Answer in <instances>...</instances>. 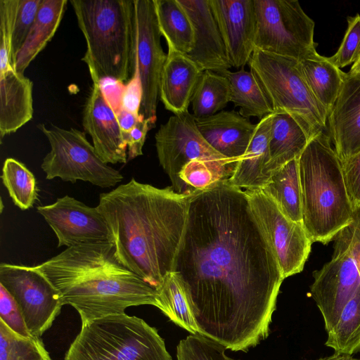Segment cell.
Masks as SVG:
<instances>
[{
  "instance_id": "30bf717a",
  "label": "cell",
  "mask_w": 360,
  "mask_h": 360,
  "mask_svg": "<svg viewBox=\"0 0 360 360\" xmlns=\"http://www.w3.org/2000/svg\"><path fill=\"white\" fill-rule=\"evenodd\" d=\"M244 191L251 210L271 245L284 278L301 272L313 243L303 224L285 216L263 189Z\"/></svg>"
},
{
  "instance_id": "74e56055",
  "label": "cell",
  "mask_w": 360,
  "mask_h": 360,
  "mask_svg": "<svg viewBox=\"0 0 360 360\" xmlns=\"http://www.w3.org/2000/svg\"><path fill=\"white\" fill-rule=\"evenodd\" d=\"M41 2V0H19L11 45L14 65L15 56L34 24Z\"/></svg>"
},
{
  "instance_id": "8fae6325",
  "label": "cell",
  "mask_w": 360,
  "mask_h": 360,
  "mask_svg": "<svg viewBox=\"0 0 360 360\" xmlns=\"http://www.w3.org/2000/svg\"><path fill=\"white\" fill-rule=\"evenodd\" d=\"M0 284L18 303L34 338L51 327L64 305L60 292L36 266L1 263Z\"/></svg>"
},
{
  "instance_id": "8d00e7d4",
  "label": "cell",
  "mask_w": 360,
  "mask_h": 360,
  "mask_svg": "<svg viewBox=\"0 0 360 360\" xmlns=\"http://www.w3.org/2000/svg\"><path fill=\"white\" fill-rule=\"evenodd\" d=\"M337 68L354 64L360 58V15L347 18V29L336 53L328 57Z\"/></svg>"
},
{
  "instance_id": "9c48e42d",
  "label": "cell",
  "mask_w": 360,
  "mask_h": 360,
  "mask_svg": "<svg viewBox=\"0 0 360 360\" xmlns=\"http://www.w3.org/2000/svg\"><path fill=\"white\" fill-rule=\"evenodd\" d=\"M38 127L51 147L41 165L46 179L60 178L73 184L82 180L101 188L122 181L123 175L101 160L83 131L56 126L47 128L43 124Z\"/></svg>"
},
{
  "instance_id": "2e32d148",
  "label": "cell",
  "mask_w": 360,
  "mask_h": 360,
  "mask_svg": "<svg viewBox=\"0 0 360 360\" xmlns=\"http://www.w3.org/2000/svg\"><path fill=\"white\" fill-rule=\"evenodd\" d=\"M193 29V45L186 55L202 71L224 75L232 68L210 0H177Z\"/></svg>"
},
{
  "instance_id": "d4e9b609",
  "label": "cell",
  "mask_w": 360,
  "mask_h": 360,
  "mask_svg": "<svg viewBox=\"0 0 360 360\" xmlns=\"http://www.w3.org/2000/svg\"><path fill=\"white\" fill-rule=\"evenodd\" d=\"M67 0H41L34 24L15 59L14 68L23 74L55 34Z\"/></svg>"
},
{
  "instance_id": "3957f363",
  "label": "cell",
  "mask_w": 360,
  "mask_h": 360,
  "mask_svg": "<svg viewBox=\"0 0 360 360\" xmlns=\"http://www.w3.org/2000/svg\"><path fill=\"white\" fill-rule=\"evenodd\" d=\"M82 323L124 314L127 307L156 306L157 291L117 258L113 244L67 248L36 266Z\"/></svg>"
},
{
  "instance_id": "d590c367",
  "label": "cell",
  "mask_w": 360,
  "mask_h": 360,
  "mask_svg": "<svg viewBox=\"0 0 360 360\" xmlns=\"http://www.w3.org/2000/svg\"><path fill=\"white\" fill-rule=\"evenodd\" d=\"M19 0H0V73L14 68L11 45Z\"/></svg>"
},
{
  "instance_id": "8992f818",
  "label": "cell",
  "mask_w": 360,
  "mask_h": 360,
  "mask_svg": "<svg viewBox=\"0 0 360 360\" xmlns=\"http://www.w3.org/2000/svg\"><path fill=\"white\" fill-rule=\"evenodd\" d=\"M63 360H172L157 329L127 314L82 323Z\"/></svg>"
},
{
  "instance_id": "5bb4252c",
  "label": "cell",
  "mask_w": 360,
  "mask_h": 360,
  "mask_svg": "<svg viewBox=\"0 0 360 360\" xmlns=\"http://www.w3.org/2000/svg\"><path fill=\"white\" fill-rule=\"evenodd\" d=\"M53 231L58 247L112 243V236L97 207H89L68 195L37 207Z\"/></svg>"
},
{
  "instance_id": "836d02e7",
  "label": "cell",
  "mask_w": 360,
  "mask_h": 360,
  "mask_svg": "<svg viewBox=\"0 0 360 360\" xmlns=\"http://www.w3.org/2000/svg\"><path fill=\"white\" fill-rule=\"evenodd\" d=\"M0 360H52L40 338H25L0 320Z\"/></svg>"
},
{
  "instance_id": "d6986e66",
  "label": "cell",
  "mask_w": 360,
  "mask_h": 360,
  "mask_svg": "<svg viewBox=\"0 0 360 360\" xmlns=\"http://www.w3.org/2000/svg\"><path fill=\"white\" fill-rule=\"evenodd\" d=\"M328 123L335 151L342 162L360 151V73L346 74Z\"/></svg>"
},
{
  "instance_id": "bcb514c9",
  "label": "cell",
  "mask_w": 360,
  "mask_h": 360,
  "mask_svg": "<svg viewBox=\"0 0 360 360\" xmlns=\"http://www.w3.org/2000/svg\"><path fill=\"white\" fill-rule=\"evenodd\" d=\"M349 72L352 73H360V58L354 64L352 65V68Z\"/></svg>"
},
{
  "instance_id": "cb8c5ba5",
  "label": "cell",
  "mask_w": 360,
  "mask_h": 360,
  "mask_svg": "<svg viewBox=\"0 0 360 360\" xmlns=\"http://www.w3.org/2000/svg\"><path fill=\"white\" fill-rule=\"evenodd\" d=\"M309 141L304 131L290 115L274 112L269 143V158L264 171L268 181L272 173L298 159Z\"/></svg>"
},
{
  "instance_id": "603a6c76",
  "label": "cell",
  "mask_w": 360,
  "mask_h": 360,
  "mask_svg": "<svg viewBox=\"0 0 360 360\" xmlns=\"http://www.w3.org/2000/svg\"><path fill=\"white\" fill-rule=\"evenodd\" d=\"M274 113L256 124L252 139L243 155L236 162L233 173L227 180L233 186L248 189L262 188L268 179L264 171L269 160V143Z\"/></svg>"
},
{
  "instance_id": "7c38bea8",
  "label": "cell",
  "mask_w": 360,
  "mask_h": 360,
  "mask_svg": "<svg viewBox=\"0 0 360 360\" xmlns=\"http://www.w3.org/2000/svg\"><path fill=\"white\" fill-rule=\"evenodd\" d=\"M133 2L132 60L133 71H138L142 86L140 114L155 124L160 77L167 55L161 46L153 0Z\"/></svg>"
},
{
  "instance_id": "ee69618b",
  "label": "cell",
  "mask_w": 360,
  "mask_h": 360,
  "mask_svg": "<svg viewBox=\"0 0 360 360\" xmlns=\"http://www.w3.org/2000/svg\"><path fill=\"white\" fill-rule=\"evenodd\" d=\"M115 112L123 136L128 134L141 119L144 118L141 114L136 115L122 107L118 108Z\"/></svg>"
},
{
  "instance_id": "f35d334b",
  "label": "cell",
  "mask_w": 360,
  "mask_h": 360,
  "mask_svg": "<svg viewBox=\"0 0 360 360\" xmlns=\"http://www.w3.org/2000/svg\"><path fill=\"white\" fill-rule=\"evenodd\" d=\"M0 320L16 335L33 337L29 332L22 313L13 296L0 284Z\"/></svg>"
},
{
  "instance_id": "f546056e",
  "label": "cell",
  "mask_w": 360,
  "mask_h": 360,
  "mask_svg": "<svg viewBox=\"0 0 360 360\" xmlns=\"http://www.w3.org/2000/svg\"><path fill=\"white\" fill-rule=\"evenodd\" d=\"M230 83L231 102L240 108L239 114L245 118L259 120L274 112L266 95L250 71L241 68L237 72L226 71Z\"/></svg>"
},
{
  "instance_id": "1f68e13d",
  "label": "cell",
  "mask_w": 360,
  "mask_h": 360,
  "mask_svg": "<svg viewBox=\"0 0 360 360\" xmlns=\"http://www.w3.org/2000/svg\"><path fill=\"white\" fill-rule=\"evenodd\" d=\"M231 102L230 83L223 75L204 71L194 91L191 104L195 120L213 115Z\"/></svg>"
},
{
  "instance_id": "6da1fadb",
  "label": "cell",
  "mask_w": 360,
  "mask_h": 360,
  "mask_svg": "<svg viewBox=\"0 0 360 360\" xmlns=\"http://www.w3.org/2000/svg\"><path fill=\"white\" fill-rule=\"evenodd\" d=\"M173 271L198 335L233 352L269 336L285 278L244 190L224 180L191 196Z\"/></svg>"
},
{
  "instance_id": "83f0119b",
  "label": "cell",
  "mask_w": 360,
  "mask_h": 360,
  "mask_svg": "<svg viewBox=\"0 0 360 360\" xmlns=\"http://www.w3.org/2000/svg\"><path fill=\"white\" fill-rule=\"evenodd\" d=\"M161 35L167 41L168 49L187 54L193 45L191 22L177 0H153Z\"/></svg>"
},
{
  "instance_id": "52a82bcc",
  "label": "cell",
  "mask_w": 360,
  "mask_h": 360,
  "mask_svg": "<svg viewBox=\"0 0 360 360\" xmlns=\"http://www.w3.org/2000/svg\"><path fill=\"white\" fill-rule=\"evenodd\" d=\"M248 65L274 112L290 115L309 140L326 132L328 114L310 91L297 60L255 49Z\"/></svg>"
},
{
  "instance_id": "4fadbf2b",
  "label": "cell",
  "mask_w": 360,
  "mask_h": 360,
  "mask_svg": "<svg viewBox=\"0 0 360 360\" xmlns=\"http://www.w3.org/2000/svg\"><path fill=\"white\" fill-rule=\"evenodd\" d=\"M155 139L159 163L178 193L179 174L190 162L202 160L236 165L206 141L198 130L195 118L188 111L171 116L160 125Z\"/></svg>"
},
{
  "instance_id": "484cf974",
  "label": "cell",
  "mask_w": 360,
  "mask_h": 360,
  "mask_svg": "<svg viewBox=\"0 0 360 360\" xmlns=\"http://www.w3.org/2000/svg\"><path fill=\"white\" fill-rule=\"evenodd\" d=\"M303 78L328 116L340 92L346 72L318 53L298 61Z\"/></svg>"
},
{
  "instance_id": "277c9868",
  "label": "cell",
  "mask_w": 360,
  "mask_h": 360,
  "mask_svg": "<svg viewBox=\"0 0 360 360\" xmlns=\"http://www.w3.org/2000/svg\"><path fill=\"white\" fill-rule=\"evenodd\" d=\"M326 132L311 138L298 158L302 224L312 243L328 244L353 217L342 164Z\"/></svg>"
},
{
  "instance_id": "4316f807",
  "label": "cell",
  "mask_w": 360,
  "mask_h": 360,
  "mask_svg": "<svg viewBox=\"0 0 360 360\" xmlns=\"http://www.w3.org/2000/svg\"><path fill=\"white\" fill-rule=\"evenodd\" d=\"M281 212L295 222L302 223V195L298 159H294L272 173L262 188Z\"/></svg>"
},
{
  "instance_id": "9a60e30c",
  "label": "cell",
  "mask_w": 360,
  "mask_h": 360,
  "mask_svg": "<svg viewBox=\"0 0 360 360\" xmlns=\"http://www.w3.org/2000/svg\"><path fill=\"white\" fill-rule=\"evenodd\" d=\"M311 295L319 308L326 332L360 287V271L349 252L333 254L332 259L313 273Z\"/></svg>"
},
{
  "instance_id": "44dd1931",
  "label": "cell",
  "mask_w": 360,
  "mask_h": 360,
  "mask_svg": "<svg viewBox=\"0 0 360 360\" xmlns=\"http://www.w3.org/2000/svg\"><path fill=\"white\" fill-rule=\"evenodd\" d=\"M202 72L186 54L168 49L161 74L159 94L165 108L174 115L188 111V105Z\"/></svg>"
},
{
  "instance_id": "7402d4cb",
  "label": "cell",
  "mask_w": 360,
  "mask_h": 360,
  "mask_svg": "<svg viewBox=\"0 0 360 360\" xmlns=\"http://www.w3.org/2000/svg\"><path fill=\"white\" fill-rule=\"evenodd\" d=\"M33 84L15 69L0 73V136L14 133L33 115Z\"/></svg>"
},
{
  "instance_id": "ffe728a7",
  "label": "cell",
  "mask_w": 360,
  "mask_h": 360,
  "mask_svg": "<svg viewBox=\"0 0 360 360\" xmlns=\"http://www.w3.org/2000/svg\"><path fill=\"white\" fill-rule=\"evenodd\" d=\"M196 124L206 141L234 163L245 153L256 128V124L233 111L198 119Z\"/></svg>"
},
{
  "instance_id": "7a4b0ae2",
  "label": "cell",
  "mask_w": 360,
  "mask_h": 360,
  "mask_svg": "<svg viewBox=\"0 0 360 360\" xmlns=\"http://www.w3.org/2000/svg\"><path fill=\"white\" fill-rule=\"evenodd\" d=\"M192 195L134 178L99 195L96 207L109 226L117 258L156 290L174 271Z\"/></svg>"
},
{
  "instance_id": "7bdbcfd3",
  "label": "cell",
  "mask_w": 360,
  "mask_h": 360,
  "mask_svg": "<svg viewBox=\"0 0 360 360\" xmlns=\"http://www.w3.org/2000/svg\"><path fill=\"white\" fill-rule=\"evenodd\" d=\"M142 96L143 91L138 71L134 70L130 80L124 84L120 107L136 115H140Z\"/></svg>"
},
{
  "instance_id": "e0dca14e",
  "label": "cell",
  "mask_w": 360,
  "mask_h": 360,
  "mask_svg": "<svg viewBox=\"0 0 360 360\" xmlns=\"http://www.w3.org/2000/svg\"><path fill=\"white\" fill-rule=\"evenodd\" d=\"M82 124L92 139L96 152L104 162L124 164L127 162V147L116 112L100 83H93L84 108Z\"/></svg>"
},
{
  "instance_id": "60d3db41",
  "label": "cell",
  "mask_w": 360,
  "mask_h": 360,
  "mask_svg": "<svg viewBox=\"0 0 360 360\" xmlns=\"http://www.w3.org/2000/svg\"><path fill=\"white\" fill-rule=\"evenodd\" d=\"M342 164L349 196L354 210L360 204V151Z\"/></svg>"
},
{
  "instance_id": "ac0fdd59",
  "label": "cell",
  "mask_w": 360,
  "mask_h": 360,
  "mask_svg": "<svg viewBox=\"0 0 360 360\" xmlns=\"http://www.w3.org/2000/svg\"><path fill=\"white\" fill-rule=\"evenodd\" d=\"M232 67L248 63L255 50L254 0H210Z\"/></svg>"
},
{
  "instance_id": "7dc6e473",
  "label": "cell",
  "mask_w": 360,
  "mask_h": 360,
  "mask_svg": "<svg viewBox=\"0 0 360 360\" xmlns=\"http://www.w3.org/2000/svg\"></svg>"
},
{
  "instance_id": "e575fe53",
  "label": "cell",
  "mask_w": 360,
  "mask_h": 360,
  "mask_svg": "<svg viewBox=\"0 0 360 360\" xmlns=\"http://www.w3.org/2000/svg\"><path fill=\"white\" fill-rule=\"evenodd\" d=\"M223 345L200 335H189L176 347L177 360H236Z\"/></svg>"
},
{
  "instance_id": "d6a6232c",
  "label": "cell",
  "mask_w": 360,
  "mask_h": 360,
  "mask_svg": "<svg viewBox=\"0 0 360 360\" xmlns=\"http://www.w3.org/2000/svg\"><path fill=\"white\" fill-rule=\"evenodd\" d=\"M1 179L13 203L22 210L31 208L38 200V188L34 174L14 158L5 160Z\"/></svg>"
},
{
  "instance_id": "ba28073f",
  "label": "cell",
  "mask_w": 360,
  "mask_h": 360,
  "mask_svg": "<svg viewBox=\"0 0 360 360\" xmlns=\"http://www.w3.org/2000/svg\"><path fill=\"white\" fill-rule=\"evenodd\" d=\"M255 49L300 61L317 53L315 22L297 0H254Z\"/></svg>"
},
{
  "instance_id": "f1b7e54d",
  "label": "cell",
  "mask_w": 360,
  "mask_h": 360,
  "mask_svg": "<svg viewBox=\"0 0 360 360\" xmlns=\"http://www.w3.org/2000/svg\"><path fill=\"white\" fill-rule=\"evenodd\" d=\"M156 291L155 307L176 325L192 335H198L188 294L178 274L170 272Z\"/></svg>"
},
{
  "instance_id": "5b68a950",
  "label": "cell",
  "mask_w": 360,
  "mask_h": 360,
  "mask_svg": "<svg viewBox=\"0 0 360 360\" xmlns=\"http://www.w3.org/2000/svg\"><path fill=\"white\" fill-rule=\"evenodd\" d=\"M86 44L82 60L93 83H127L133 73V1L71 0Z\"/></svg>"
},
{
  "instance_id": "f6af8a7d",
  "label": "cell",
  "mask_w": 360,
  "mask_h": 360,
  "mask_svg": "<svg viewBox=\"0 0 360 360\" xmlns=\"http://www.w3.org/2000/svg\"><path fill=\"white\" fill-rule=\"evenodd\" d=\"M316 360H360V358H355L349 355L335 354L330 356L321 357Z\"/></svg>"
},
{
  "instance_id": "b9f144b4",
  "label": "cell",
  "mask_w": 360,
  "mask_h": 360,
  "mask_svg": "<svg viewBox=\"0 0 360 360\" xmlns=\"http://www.w3.org/2000/svg\"><path fill=\"white\" fill-rule=\"evenodd\" d=\"M154 126L152 122L143 118L123 136L127 147V161L143 155L142 150L148 131Z\"/></svg>"
},
{
  "instance_id": "4dcf8cb0",
  "label": "cell",
  "mask_w": 360,
  "mask_h": 360,
  "mask_svg": "<svg viewBox=\"0 0 360 360\" xmlns=\"http://www.w3.org/2000/svg\"><path fill=\"white\" fill-rule=\"evenodd\" d=\"M325 345L338 354L352 356L360 352V287L327 331Z\"/></svg>"
},
{
  "instance_id": "ab89813d",
  "label": "cell",
  "mask_w": 360,
  "mask_h": 360,
  "mask_svg": "<svg viewBox=\"0 0 360 360\" xmlns=\"http://www.w3.org/2000/svg\"><path fill=\"white\" fill-rule=\"evenodd\" d=\"M349 252L360 271V204L354 210L351 223L335 238L333 254Z\"/></svg>"
}]
</instances>
